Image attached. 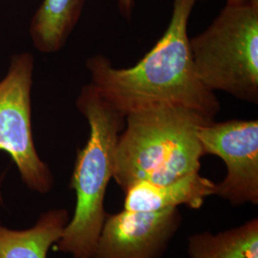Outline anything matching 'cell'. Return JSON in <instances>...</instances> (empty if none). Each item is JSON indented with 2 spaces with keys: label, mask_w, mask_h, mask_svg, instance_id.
Listing matches in <instances>:
<instances>
[{
  "label": "cell",
  "mask_w": 258,
  "mask_h": 258,
  "mask_svg": "<svg viewBox=\"0 0 258 258\" xmlns=\"http://www.w3.org/2000/svg\"><path fill=\"white\" fill-rule=\"evenodd\" d=\"M204 154L219 157L227 174L214 195L231 206L258 204V120H214L198 133Z\"/></svg>",
  "instance_id": "8992f818"
},
{
  "label": "cell",
  "mask_w": 258,
  "mask_h": 258,
  "mask_svg": "<svg viewBox=\"0 0 258 258\" xmlns=\"http://www.w3.org/2000/svg\"><path fill=\"white\" fill-rule=\"evenodd\" d=\"M187 253L190 258H258V219L216 234H192Z\"/></svg>",
  "instance_id": "8fae6325"
},
{
  "label": "cell",
  "mask_w": 258,
  "mask_h": 258,
  "mask_svg": "<svg viewBox=\"0 0 258 258\" xmlns=\"http://www.w3.org/2000/svg\"><path fill=\"white\" fill-rule=\"evenodd\" d=\"M34 56L29 52L13 55L0 81V151L7 153L22 182L37 194H48L54 176L37 153L32 126Z\"/></svg>",
  "instance_id": "5b68a950"
},
{
  "label": "cell",
  "mask_w": 258,
  "mask_h": 258,
  "mask_svg": "<svg viewBox=\"0 0 258 258\" xmlns=\"http://www.w3.org/2000/svg\"><path fill=\"white\" fill-rule=\"evenodd\" d=\"M86 0H42L31 19L29 34L34 47L54 54L64 47L81 19Z\"/></svg>",
  "instance_id": "30bf717a"
},
{
  "label": "cell",
  "mask_w": 258,
  "mask_h": 258,
  "mask_svg": "<svg viewBox=\"0 0 258 258\" xmlns=\"http://www.w3.org/2000/svg\"><path fill=\"white\" fill-rule=\"evenodd\" d=\"M215 183L200 172L191 173L167 184L138 182L129 185L123 210L128 212H157L186 206L200 209L206 199L214 195Z\"/></svg>",
  "instance_id": "ba28073f"
},
{
  "label": "cell",
  "mask_w": 258,
  "mask_h": 258,
  "mask_svg": "<svg viewBox=\"0 0 258 258\" xmlns=\"http://www.w3.org/2000/svg\"><path fill=\"white\" fill-rule=\"evenodd\" d=\"M195 1L173 0L166 32L132 67L116 68L102 55L86 60L89 84L113 109L125 117L151 105L170 104L214 120L220 102L198 79L189 47L187 26Z\"/></svg>",
  "instance_id": "6da1fadb"
},
{
  "label": "cell",
  "mask_w": 258,
  "mask_h": 258,
  "mask_svg": "<svg viewBox=\"0 0 258 258\" xmlns=\"http://www.w3.org/2000/svg\"><path fill=\"white\" fill-rule=\"evenodd\" d=\"M76 105L89 125V137L77 152L70 188L76 194L74 214L55 244L73 258H91L107 213L104 198L113 179L115 153L125 117L102 100L90 84Z\"/></svg>",
  "instance_id": "3957f363"
},
{
  "label": "cell",
  "mask_w": 258,
  "mask_h": 258,
  "mask_svg": "<svg viewBox=\"0 0 258 258\" xmlns=\"http://www.w3.org/2000/svg\"><path fill=\"white\" fill-rule=\"evenodd\" d=\"M204 86L258 103V0L226 3L201 34L189 39Z\"/></svg>",
  "instance_id": "277c9868"
},
{
  "label": "cell",
  "mask_w": 258,
  "mask_h": 258,
  "mask_svg": "<svg viewBox=\"0 0 258 258\" xmlns=\"http://www.w3.org/2000/svg\"><path fill=\"white\" fill-rule=\"evenodd\" d=\"M69 220L66 210L55 209L41 213L26 230L9 229L0 222V258H47Z\"/></svg>",
  "instance_id": "9c48e42d"
},
{
  "label": "cell",
  "mask_w": 258,
  "mask_h": 258,
  "mask_svg": "<svg viewBox=\"0 0 258 258\" xmlns=\"http://www.w3.org/2000/svg\"><path fill=\"white\" fill-rule=\"evenodd\" d=\"M118 7L122 17L129 20L134 9V0H118Z\"/></svg>",
  "instance_id": "7c38bea8"
},
{
  "label": "cell",
  "mask_w": 258,
  "mask_h": 258,
  "mask_svg": "<svg viewBox=\"0 0 258 258\" xmlns=\"http://www.w3.org/2000/svg\"><path fill=\"white\" fill-rule=\"evenodd\" d=\"M227 3H241V2H246V1H250V0H226Z\"/></svg>",
  "instance_id": "4fadbf2b"
},
{
  "label": "cell",
  "mask_w": 258,
  "mask_h": 258,
  "mask_svg": "<svg viewBox=\"0 0 258 258\" xmlns=\"http://www.w3.org/2000/svg\"><path fill=\"white\" fill-rule=\"evenodd\" d=\"M182 223L178 208L108 214L91 258H160Z\"/></svg>",
  "instance_id": "52a82bcc"
},
{
  "label": "cell",
  "mask_w": 258,
  "mask_h": 258,
  "mask_svg": "<svg viewBox=\"0 0 258 258\" xmlns=\"http://www.w3.org/2000/svg\"><path fill=\"white\" fill-rule=\"evenodd\" d=\"M212 121L170 104L129 113L117 144L113 179L124 191L138 182L167 184L199 172L205 154L198 133Z\"/></svg>",
  "instance_id": "7a4b0ae2"
}]
</instances>
